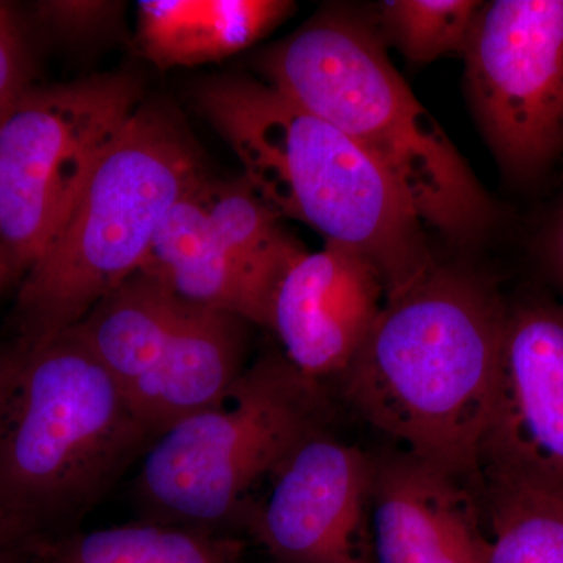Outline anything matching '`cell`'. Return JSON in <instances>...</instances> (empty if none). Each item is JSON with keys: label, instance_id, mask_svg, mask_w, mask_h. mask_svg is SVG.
Returning <instances> with one entry per match:
<instances>
[{"label": "cell", "instance_id": "6da1fadb", "mask_svg": "<svg viewBox=\"0 0 563 563\" xmlns=\"http://www.w3.org/2000/svg\"><path fill=\"white\" fill-rule=\"evenodd\" d=\"M507 309L488 277L437 262L385 299L339 379L344 401L399 450L483 488L479 448Z\"/></svg>", "mask_w": 563, "mask_h": 563}, {"label": "cell", "instance_id": "7a4b0ae2", "mask_svg": "<svg viewBox=\"0 0 563 563\" xmlns=\"http://www.w3.org/2000/svg\"><path fill=\"white\" fill-rule=\"evenodd\" d=\"M195 98L262 201L325 243L361 252L383 276L387 298L435 265L406 192L342 131L252 77H211Z\"/></svg>", "mask_w": 563, "mask_h": 563}, {"label": "cell", "instance_id": "3957f363", "mask_svg": "<svg viewBox=\"0 0 563 563\" xmlns=\"http://www.w3.org/2000/svg\"><path fill=\"white\" fill-rule=\"evenodd\" d=\"M258 66L272 87L372 155L448 242L472 246L492 231L495 202L399 76L369 11L329 7Z\"/></svg>", "mask_w": 563, "mask_h": 563}, {"label": "cell", "instance_id": "277c9868", "mask_svg": "<svg viewBox=\"0 0 563 563\" xmlns=\"http://www.w3.org/2000/svg\"><path fill=\"white\" fill-rule=\"evenodd\" d=\"M21 351L0 415V514L31 547L73 532L154 439L73 329Z\"/></svg>", "mask_w": 563, "mask_h": 563}, {"label": "cell", "instance_id": "5b68a950", "mask_svg": "<svg viewBox=\"0 0 563 563\" xmlns=\"http://www.w3.org/2000/svg\"><path fill=\"white\" fill-rule=\"evenodd\" d=\"M206 177L180 118L168 107L141 103L22 277L11 318L14 344L32 350L49 342L139 272L166 214Z\"/></svg>", "mask_w": 563, "mask_h": 563}, {"label": "cell", "instance_id": "8992f818", "mask_svg": "<svg viewBox=\"0 0 563 563\" xmlns=\"http://www.w3.org/2000/svg\"><path fill=\"white\" fill-rule=\"evenodd\" d=\"M324 385L282 352L247 365L220 406L154 440L135 481L146 521L217 532L242 520L252 493L329 424Z\"/></svg>", "mask_w": 563, "mask_h": 563}, {"label": "cell", "instance_id": "52a82bcc", "mask_svg": "<svg viewBox=\"0 0 563 563\" xmlns=\"http://www.w3.org/2000/svg\"><path fill=\"white\" fill-rule=\"evenodd\" d=\"M125 73L33 87L0 121V242L18 279L35 265L143 103Z\"/></svg>", "mask_w": 563, "mask_h": 563}, {"label": "cell", "instance_id": "ba28073f", "mask_svg": "<svg viewBox=\"0 0 563 563\" xmlns=\"http://www.w3.org/2000/svg\"><path fill=\"white\" fill-rule=\"evenodd\" d=\"M462 55L470 106L503 172L542 176L563 152V0L483 2Z\"/></svg>", "mask_w": 563, "mask_h": 563}, {"label": "cell", "instance_id": "9c48e42d", "mask_svg": "<svg viewBox=\"0 0 563 563\" xmlns=\"http://www.w3.org/2000/svg\"><path fill=\"white\" fill-rule=\"evenodd\" d=\"M483 483L563 499V306H509L498 376L479 448Z\"/></svg>", "mask_w": 563, "mask_h": 563}, {"label": "cell", "instance_id": "30bf717a", "mask_svg": "<svg viewBox=\"0 0 563 563\" xmlns=\"http://www.w3.org/2000/svg\"><path fill=\"white\" fill-rule=\"evenodd\" d=\"M243 523L277 563H376L373 455L325 429L292 451Z\"/></svg>", "mask_w": 563, "mask_h": 563}, {"label": "cell", "instance_id": "8fae6325", "mask_svg": "<svg viewBox=\"0 0 563 563\" xmlns=\"http://www.w3.org/2000/svg\"><path fill=\"white\" fill-rule=\"evenodd\" d=\"M385 299L383 276L368 258L325 243L302 254L285 274L268 331L303 376L321 385L339 380L368 340Z\"/></svg>", "mask_w": 563, "mask_h": 563}, {"label": "cell", "instance_id": "7c38bea8", "mask_svg": "<svg viewBox=\"0 0 563 563\" xmlns=\"http://www.w3.org/2000/svg\"><path fill=\"white\" fill-rule=\"evenodd\" d=\"M483 488L404 450L373 455L376 563H490Z\"/></svg>", "mask_w": 563, "mask_h": 563}, {"label": "cell", "instance_id": "4fadbf2b", "mask_svg": "<svg viewBox=\"0 0 563 563\" xmlns=\"http://www.w3.org/2000/svg\"><path fill=\"white\" fill-rule=\"evenodd\" d=\"M251 325L235 314L185 301L154 368L125 393L152 439L224 401L247 368Z\"/></svg>", "mask_w": 563, "mask_h": 563}, {"label": "cell", "instance_id": "5bb4252c", "mask_svg": "<svg viewBox=\"0 0 563 563\" xmlns=\"http://www.w3.org/2000/svg\"><path fill=\"white\" fill-rule=\"evenodd\" d=\"M295 10L288 0H143L139 43L161 69L220 62L261 41Z\"/></svg>", "mask_w": 563, "mask_h": 563}, {"label": "cell", "instance_id": "9a60e30c", "mask_svg": "<svg viewBox=\"0 0 563 563\" xmlns=\"http://www.w3.org/2000/svg\"><path fill=\"white\" fill-rule=\"evenodd\" d=\"M198 187L166 214L141 268L165 280L184 301L269 329L265 306L211 228Z\"/></svg>", "mask_w": 563, "mask_h": 563}, {"label": "cell", "instance_id": "2e32d148", "mask_svg": "<svg viewBox=\"0 0 563 563\" xmlns=\"http://www.w3.org/2000/svg\"><path fill=\"white\" fill-rule=\"evenodd\" d=\"M184 306L165 280L140 268L70 329L125 395L154 368Z\"/></svg>", "mask_w": 563, "mask_h": 563}, {"label": "cell", "instance_id": "e0dca14e", "mask_svg": "<svg viewBox=\"0 0 563 563\" xmlns=\"http://www.w3.org/2000/svg\"><path fill=\"white\" fill-rule=\"evenodd\" d=\"M198 198L218 240L272 317L274 295L306 247L285 231L282 218L244 177L202 180Z\"/></svg>", "mask_w": 563, "mask_h": 563}, {"label": "cell", "instance_id": "ac0fdd59", "mask_svg": "<svg viewBox=\"0 0 563 563\" xmlns=\"http://www.w3.org/2000/svg\"><path fill=\"white\" fill-rule=\"evenodd\" d=\"M25 553L38 563H242L243 543L203 529L144 521L40 540Z\"/></svg>", "mask_w": 563, "mask_h": 563}, {"label": "cell", "instance_id": "d6986e66", "mask_svg": "<svg viewBox=\"0 0 563 563\" xmlns=\"http://www.w3.org/2000/svg\"><path fill=\"white\" fill-rule=\"evenodd\" d=\"M490 563H563V499L521 485L483 483Z\"/></svg>", "mask_w": 563, "mask_h": 563}, {"label": "cell", "instance_id": "ffe728a7", "mask_svg": "<svg viewBox=\"0 0 563 563\" xmlns=\"http://www.w3.org/2000/svg\"><path fill=\"white\" fill-rule=\"evenodd\" d=\"M483 2L385 0L369 11L385 46L417 65L463 54Z\"/></svg>", "mask_w": 563, "mask_h": 563}, {"label": "cell", "instance_id": "44dd1931", "mask_svg": "<svg viewBox=\"0 0 563 563\" xmlns=\"http://www.w3.org/2000/svg\"><path fill=\"white\" fill-rule=\"evenodd\" d=\"M31 58L20 21L0 2V121L32 90Z\"/></svg>", "mask_w": 563, "mask_h": 563}, {"label": "cell", "instance_id": "7402d4cb", "mask_svg": "<svg viewBox=\"0 0 563 563\" xmlns=\"http://www.w3.org/2000/svg\"><path fill=\"white\" fill-rule=\"evenodd\" d=\"M41 20L58 32L84 33L101 27L117 9L110 2H38L35 5Z\"/></svg>", "mask_w": 563, "mask_h": 563}, {"label": "cell", "instance_id": "603a6c76", "mask_svg": "<svg viewBox=\"0 0 563 563\" xmlns=\"http://www.w3.org/2000/svg\"><path fill=\"white\" fill-rule=\"evenodd\" d=\"M543 255L548 268L563 291V199L544 231Z\"/></svg>", "mask_w": 563, "mask_h": 563}, {"label": "cell", "instance_id": "cb8c5ba5", "mask_svg": "<svg viewBox=\"0 0 563 563\" xmlns=\"http://www.w3.org/2000/svg\"><path fill=\"white\" fill-rule=\"evenodd\" d=\"M22 351L16 344H0V415L3 412L7 399L20 368Z\"/></svg>", "mask_w": 563, "mask_h": 563}, {"label": "cell", "instance_id": "d4e9b609", "mask_svg": "<svg viewBox=\"0 0 563 563\" xmlns=\"http://www.w3.org/2000/svg\"><path fill=\"white\" fill-rule=\"evenodd\" d=\"M27 539L5 515L0 514V553L5 551H24Z\"/></svg>", "mask_w": 563, "mask_h": 563}, {"label": "cell", "instance_id": "484cf974", "mask_svg": "<svg viewBox=\"0 0 563 563\" xmlns=\"http://www.w3.org/2000/svg\"><path fill=\"white\" fill-rule=\"evenodd\" d=\"M14 279H18L16 269H14L9 252H7L2 242H0V291L5 288L9 282Z\"/></svg>", "mask_w": 563, "mask_h": 563}, {"label": "cell", "instance_id": "4316f807", "mask_svg": "<svg viewBox=\"0 0 563 563\" xmlns=\"http://www.w3.org/2000/svg\"><path fill=\"white\" fill-rule=\"evenodd\" d=\"M0 563H38L25 551H5L0 553Z\"/></svg>", "mask_w": 563, "mask_h": 563}]
</instances>
